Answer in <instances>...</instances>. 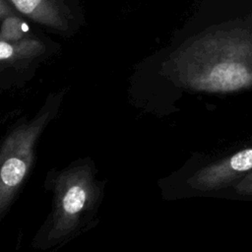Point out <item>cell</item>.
<instances>
[{"label": "cell", "instance_id": "obj_2", "mask_svg": "<svg viewBox=\"0 0 252 252\" xmlns=\"http://www.w3.org/2000/svg\"><path fill=\"white\" fill-rule=\"evenodd\" d=\"M55 212L48 240L57 241L73 231L85 212L94 204L95 191L87 166L66 170L56 185Z\"/></svg>", "mask_w": 252, "mask_h": 252}, {"label": "cell", "instance_id": "obj_1", "mask_svg": "<svg viewBox=\"0 0 252 252\" xmlns=\"http://www.w3.org/2000/svg\"><path fill=\"white\" fill-rule=\"evenodd\" d=\"M63 95V92L49 95L44 106L32 121L18 125L4 140L0 158V211L2 216L26 179L32 167L35 142L55 115Z\"/></svg>", "mask_w": 252, "mask_h": 252}, {"label": "cell", "instance_id": "obj_6", "mask_svg": "<svg viewBox=\"0 0 252 252\" xmlns=\"http://www.w3.org/2000/svg\"><path fill=\"white\" fill-rule=\"evenodd\" d=\"M234 189L237 194L252 196V171L243 176L242 179L235 185Z\"/></svg>", "mask_w": 252, "mask_h": 252}, {"label": "cell", "instance_id": "obj_5", "mask_svg": "<svg viewBox=\"0 0 252 252\" xmlns=\"http://www.w3.org/2000/svg\"><path fill=\"white\" fill-rule=\"evenodd\" d=\"M251 171L252 147H249L200 169L191 178V184L200 190L219 189Z\"/></svg>", "mask_w": 252, "mask_h": 252}, {"label": "cell", "instance_id": "obj_3", "mask_svg": "<svg viewBox=\"0 0 252 252\" xmlns=\"http://www.w3.org/2000/svg\"><path fill=\"white\" fill-rule=\"evenodd\" d=\"M37 27L23 38L8 42L0 40V74L2 83L12 79H26L50 56L60 44L51 40Z\"/></svg>", "mask_w": 252, "mask_h": 252}, {"label": "cell", "instance_id": "obj_4", "mask_svg": "<svg viewBox=\"0 0 252 252\" xmlns=\"http://www.w3.org/2000/svg\"><path fill=\"white\" fill-rule=\"evenodd\" d=\"M21 15L49 32L74 35L86 24L80 0H6Z\"/></svg>", "mask_w": 252, "mask_h": 252}]
</instances>
